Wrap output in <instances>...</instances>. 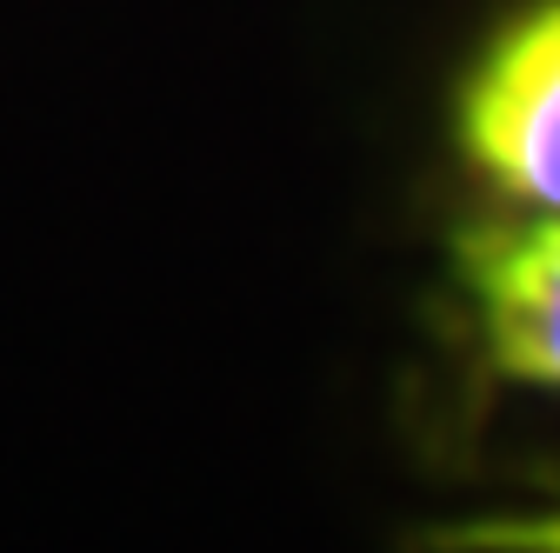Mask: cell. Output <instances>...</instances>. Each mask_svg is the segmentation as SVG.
Masks as SVG:
<instances>
[{"instance_id":"cell-3","label":"cell","mask_w":560,"mask_h":553,"mask_svg":"<svg viewBox=\"0 0 560 553\" xmlns=\"http://www.w3.org/2000/svg\"><path fill=\"white\" fill-rule=\"evenodd\" d=\"M474 546H560V520H527L508 533H467Z\"/></svg>"},{"instance_id":"cell-1","label":"cell","mask_w":560,"mask_h":553,"mask_svg":"<svg viewBox=\"0 0 560 553\" xmlns=\"http://www.w3.org/2000/svg\"><path fill=\"white\" fill-rule=\"evenodd\" d=\"M460 133L480 174L560 214V0L534 8L480 60L460 101Z\"/></svg>"},{"instance_id":"cell-2","label":"cell","mask_w":560,"mask_h":553,"mask_svg":"<svg viewBox=\"0 0 560 553\" xmlns=\"http://www.w3.org/2000/svg\"><path fill=\"white\" fill-rule=\"evenodd\" d=\"M460 281L480 314L487 361L514 380L560 387V214L474 234L460 247Z\"/></svg>"}]
</instances>
